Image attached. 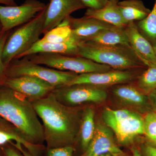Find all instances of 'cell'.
<instances>
[{
  "label": "cell",
  "mask_w": 156,
  "mask_h": 156,
  "mask_svg": "<svg viewBox=\"0 0 156 156\" xmlns=\"http://www.w3.org/2000/svg\"><path fill=\"white\" fill-rule=\"evenodd\" d=\"M31 101L41 120L44 141L49 149L70 145L80 125L75 110L61 103L52 92Z\"/></svg>",
  "instance_id": "6da1fadb"
},
{
  "label": "cell",
  "mask_w": 156,
  "mask_h": 156,
  "mask_svg": "<svg viewBox=\"0 0 156 156\" xmlns=\"http://www.w3.org/2000/svg\"><path fill=\"white\" fill-rule=\"evenodd\" d=\"M3 87H0V117L19 129L28 142L40 145L44 141V129L31 101Z\"/></svg>",
  "instance_id": "7a4b0ae2"
},
{
  "label": "cell",
  "mask_w": 156,
  "mask_h": 156,
  "mask_svg": "<svg viewBox=\"0 0 156 156\" xmlns=\"http://www.w3.org/2000/svg\"><path fill=\"white\" fill-rule=\"evenodd\" d=\"M78 56L115 70H127L147 67L131 48L121 45L105 46L82 42L79 44Z\"/></svg>",
  "instance_id": "3957f363"
},
{
  "label": "cell",
  "mask_w": 156,
  "mask_h": 156,
  "mask_svg": "<svg viewBox=\"0 0 156 156\" xmlns=\"http://www.w3.org/2000/svg\"><path fill=\"white\" fill-rule=\"evenodd\" d=\"M47 7L8 37L3 48L2 60L7 67L14 59L30 49L43 34Z\"/></svg>",
  "instance_id": "277c9868"
},
{
  "label": "cell",
  "mask_w": 156,
  "mask_h": 156,
  "mask_svg": "<svg viewBox=\"0 0 156 156\" xmlns=\"http://www.w3.org/2000/svg\"><path fill=\"white\" fill-rule=\"evenodd\" d=\"M102 118L122 144L130 143L136 136L144 134V118L135 112L107 107L102 112Z\"/></svg>",
  "instance_id": "5b68a950"
},
{
  "label": "cell",
  "mask_w": 156,
  "mask_h": 156,
  "mask_svg": "<svg viewBox=\"0 0 156 156\" xmlns=\"http://www.w3.org/2000/svg\"><path fill=\"white\" fill-rule=\"evenodd\" d=\"M37 64L62 71L76 74L102 72L112 70L107 66L96 63L88 58L53 53H39L25 56Z\"/></svg>",
  "instance_id": "8992f818"
},
{
  "label": "cell",
  "mask_w": 156,
  "mask_h": 156,
  "mask_svg": "<svg viewBox=\"0 0 156 156\" xmlns=\"http://www.w3.org/2000/svg\"><path fill=\"white\" fill-rule=\"evenodd\" d=\"M77 75L70 72L62 71L45 67L34 63L26 57L13 60L7 68L5 74L7 78L23 76L36 77L56 88L66 86Z\"/></svg>",
  "instance_id": "52a82bcc"
},
{
  "label": "cell",
  "mask_w": 156,
  "mask_h": 156,
  "mask_svg": "<svg viewBox=\"0 0 156 156\" xmlns=\"http://www.w3.org/2000/svg\"><path fill=\"white\" fill-rule=\"evenodd\" d=\"M52 92L61 103L69 106L88 102L100 103L107 98L105 90L100 87L87 84L56 87Z\"/></svg>",
  "instance_id": "ba28073f"
},
{
  "label": "cell",
  "mask_w": 156,
  "mask_h": 156,
  "mask_svg": "<svg viewBox=\"0 0 156 156\" xmlns=\"http://www.w3.org/2000/svg\"><path fill=\"white\" fill-rule=\"evenodd\" d=\"M47 5L38 0H26L20 5L0 6L1 33L9 31L34 18Z\"/></svg>",
  "instance_id": "9c48e42d"
},
{
  "label": "cell",
  "mask_w": 156,
  "mask_h": 156,
  "mask_svg": "<svg viewBox=\"0 0 156 156\" xmlns=\"http://www.w3.org/2000/svg\"><path fill=\"white\" fill-rule=\"evenodd\" d=\"M2 85L21 94L30 101L43 98L56 88L44 80L29 76L6 77Z\"/></svg>",
  "instance_id": "30bf717a"
},
{
  "label": "cell",
  "mask_w": 156,
  "mask_h": 156,
  "mask_svg": "<svg viewBox=\"0 0 156 156\" xmlns=\"http://www.w3.org/2000/svg\"><path fill=\"white\" fill-rule=\"evenodd\" d=\"M134 77L135 75L131 70H111L102 72L77 74L69 83L65 86L87 84L101 88L127 83Z\"/></svg>",
  "instance_id": "8fae6325"
},
{
  "label": "cell",
  "mask_w": 156,
  "mask_h": 156,
  "mask_svg": "<svg viewBox=\"0 0 156 156\" xmlns=\"http://www.w3.org/2000/svg\"><path fill=\"white\" fill-rule=\"evenodd\" d=\"M86 8L81 0H50L46 9L43 34L58 26L73 12Z\"/></svg>",
  "instance_id": "7c38bea8"
},
{
  "label": "cell",
  "mask_w": 156,
  "mask_h": 156,
  "mask_svg": "<svg viewBox=\"0 0 156 156\" xmlns=\"http://www.w3.org/2000/svg\"><path fill=\"white\" fill-rule=\"evenodd\" d=\"M73 37L79 43L87 42L107 29L114 26L98 20L84 16L81 18L69 16L66 18Z\"/></svg>",
  "instance_id": "4fadbf2b"
},
{
  "label": "cell",
  "mask_w": 156,
  "mask_h": 156,
  "mask_svg": "<svg viewBox=\"0 0 156 156\" xmlns=\"http://www.w3.org/2000/svg\"><path fill=\"white\" fill-rule=\"evenodd\" d=\"M107 153L121 155L122 151L115 143L111 130L105 125H96L95 134L83 156H98Z\"/></svg>",
  "instance_id": "5bb4252c"
},
{
  "label": "cell",
  "mask_w": 156,
  "mask_h": 156,
  "mask_svg": "<svg viewBox=\"0 0 156 156\" xmlns=\"http://www.w3.org/2000/svg\"><path fill=\"white\" fill-rule=\"evenodd\" d=\"M131 49L147 67L156 66V54L153 46L140 33L135 22L125 27Z\"/></svg>",
  "instance_id": "9a60e30c"
},
{
  "label": "cell",
  "mask_w": 156,
  "mask_h": 156,
  "mask_svg": "<svg viewBox=\"0 0 156 156\" xmlns=\"http://www.w3.org/2000/svg\"><path fill=\"white\" fill-rule=\"evenodd\" d=\"M13 142L21 144L32 156L38 155L41 145L28 142L19 129L0 117V145Z\"/></svg>",
  "instance_id": "2e32d148"
},
{
  "label": "cell",
  "mask_w": 156,
  "mask_h": 156,
  "mask_svg": "<svg viewBox=\"0 0 156 156\" xmlns=\"http://www.w3.org/2000/svg\"><path fill=\"white\" fill-rule=\"evenodd\" d=\"M119 0H108L103 7L98 9H87L85 16L95 18L117 27H125L128 24L119 9Z\"/></svg>",
  "instance_id": "e0dca14e"
},
{
  "label": "cell",
  "mask_w": 156,
  "mask_h": 156,
  "mask_svg": "<svg viewBox=\"0 0 156 156\" xmlns=\"http://www.w3.org/2000/svg\"><path fill=\"white\" fill-rule=\"evenodd\" d=\"M80 43L73 37L67 41L59 44L36 43L16 59L39 53H53L78 56Z\"/></svg>",
  "instance_id": "ac0fdd59"
},
{
  "label": "cell",
  "mask_w": 156,
  "mask_h": 156,
  "mask_svg": "<svg viewBox=\"0 0 156 156\" xmlns=\"http://www.w3.org/2000/svg\"><path fill=\"white\" fill-rule=\"evenodd\" d=\"M113 92L116 97L125 103L139 108H151L147 95L136 87L131 85H119L114 88Z\"/></svg>",
  "instance_id": "d6986e66"
},
{
  "label": "cell",
  "mask_w": 156,
  "mask_h": 156,
  "mask_svg": "<svg viewBox=\"0 0 156 156\" xmlns=\"http://www.w3.org/2000/svg\"><path fill=\"white\" fill-rule=\"evenodd\" d=\"M87 42L105 46L121 45L131 48L125 28L115 26L102 31Z\"/></svg>",
  "instance_id": "ffe728a7"
},
{
  "label": "cell",
  "mask_w": 156,
  "mask_h": 156,
  "mask_svg": "<svg viewBox=\"0 0 156 156\" xmlns=\"http://www.w3.org/2000/svg\"><path fill=\"white\" fill-rule=\"evenodd\" d=\"M118 5L122 16L128 23L144 19L151 11L141 0H124L119 2Z\"/></svg>",
  "instance_id": "44dd1931"
},
{
  "label": "cell",
  "mask_w": 156,
  "mask_h": 156,
  "mask_svg": "<svg viewBox=\"0 0 156 156\" xmlns=\"http://www.w3.org/2000/svg\"><path fill=\"white\" fill-rule=\"evenodd\" d=\"M96 125L95 112L91 108H85L82 114L79 134L81 146L84 151L87 149L95 134Z\"/></svg>",
  "instance_id": "7402d4cb"
},
{
  "label": "cell",
  "mask_w": 156,
  "mask_h": 156,
  "mask_svg": "<svg viewBox=\"0 0 156 156\" xmlns=\"http://www.w3.org/2000/svg\"><path fill=\"white\" fill-rule=\"evenodd\" d=\"M72 38L71 29L65 19L58 26L44 35V37L37 43L59 44L67 41Z\"/></svg>",
  "instance_id": "603a6c76"
},
{
  "label": "cell",
  "mask_w": 156,
  "mask_h": 156,
  "mask_svg": "<svg viewBox=\"0 0 156 156\" xmlns=\"http://www.w3.org/2000/svg\"><path fill=\"white\" fill-rule=\"evenodd\" d=\"M140 34L151 44L156 45V0L150 13L136 23Z\"/></svg>",
  "instance_id": "cb8c5ba5"
},
{
  "label": "cell",
  "mask_w": 156,
  "mask_h": 156,
  "mask_svg": "<svg viewBox=\"0 0 156 156\" xmlns=\"http://www.w3.org/2000/svg\"><path fill=\"white\" fill-rule=\"evenodd\" d=\"M137 88L145 95H148L156 89V66L151 65L137 78Z\"/></svg>",
  "instance_id": "d4e9b609"
},
{
  "label": "cell",
  "mask_w": 156,
  "mask_h": 156,
  "mask_svg": "<svg viewBox=\"0 0 156 156\" xmlns=\"http://www.w3.org/2000/svg\"><path fill=\"white\" fill-rule=\"evenodd\" d=\"M144 119V135L151 142L156 145V112H148Z\"/></svg>",
  "instance_id": "484cf974"
},
{
  "label": "cell",
  "mask_w": 156,
  "mask_h": 156,
  "mask_svg": "<svg viewBox=\"0 0 156 156\" xmlns=\"http://www.w3.org/2000/svg\"><path fill=\"white\" fill-rule=\"evenodd\" d=\"M9 31L4 33H0V84H2L6 78V71L7 68L3 62L2 55L4 46L9 37Z\"/></svg>",
  "instance_id": "4316f807"
},
{
  "label": "cell",
  "mask_w": 156,
  "mask_h": 156,
  "mask_svg": "<svg viewBox=\"0 0 156 156\" xmlns=\"http://www.w3.org/2000/svg\"><path fill=\"white\" fill-rule=\"evenodd\" d=\"M74 149L71 145L49 149L47 156H73Z\"/></svg>",
  "instance_id": "83f0119b"
},
{
  "label": "cell",
  "mask_w": 156,
  "mask_h": 156,
  "mask_svg": "<svg viewBox=\"0 0 156 156\" xmlns=\"http://www.w3.org/2000/svg\"><path fill=\"white\" fill-rule=\"evenodd\" d=\"M87 9H98L106 5L108 0H81Z\"/></svg>",
  "instance_id": "f1b7e54d"
},
{
  "label": "cell",
  "mask_w": 156,
  "mask_h": 156,
  "mask_svg": "<svg viewBox=\"0 0 156 156\" xmlns=\"http://www.w3.org/2000/svg\"><path fill=\"white\" fill-rule=\"evenodd\" d=\"M147 96L151 108L153 111L156 112V89Z\"/></svg>",
  "instance_id": "f546056e"
},
{
  "label": "cell",
  "mask_w": 156,
  "mask_h": 156,
  "mask_svg": "<svg viewBox=\"0 0 156 156\" xmlns=\"http://www.w3.org/2000/svg\"><path fill=\"white\" fill-rule=\"evenodd\" d=\"M4 152L5 156H21L17 151L11 147L4 148Z\"/></svg>",
  "instance_id": "4dcf8cb0"
},
{
  "label": "cell",
  "mask_w": 156,
  "mask_h": 156,
  "mask_svg": "<svg viewBox=\"0 0 156 156\" xmlns=\"http://www.w3.org/2000/svg\"><path fill=\"white\" fill-rule=\"evenodd\" d=\"M145 151L147 156H156V147L152 146L146 147Z\"/></svg>",
  "instance_id": "1f68e13d"
},
{
  "label": "cell",
  "mask_w": 156,
  "mask_h": 156,
  "mask_svg": "<svg viewBox=\"0 0 156 156\" xmlns=\"http://www.w3.org/2000/svg\"><path fill=\"white\" fill-rule=\"evenodd\" d=\"M15 147L17 148V149L20 151L21 153L23 154V156H32L27 151L23 149V146L21 144H15Z\"/></svg>",
  "instance_id": "d6a6232c"
},
{
  "label": "cell",
  "mask_w": 156,
  "mask_h": 156,
  "mask_svg": "<svg viewBox=\"0 0 156 156\" xmlns=\"http://www.w3.org/2000/svg\"><path fill=\"white\" fill-rule=\"evenodd\" d=\"M0 4H4L6 6L17 5L15 0H0Z\"/></svg>",
  "instance_id": "836d02e7"
},
{
  "label": "cell",
  "mask_w": 156,
  "mask_h": 156,
  "mask_svg": "<svg viewBox=\"0 0 156 156\" xmlns=\"http://www.w3.org/2000/svg\"><path fill=\"white\" fill-rule=\"evenodd\" d=\"M132 153H133V156H142L139 151L135 148H134L132 150Z\"/></svg>",
  "instance_id": "e575fe53"
},
{
  "label": "cell",
  "mask_w": 156,
  "mask_h": 156,
  "mask_svg": "<svg viewBox=\"0 0 156 156\" xmlns=\"http://www.w3.org/2000/svg\"><path fill=\"white\" fill-rule=\"evenodd\" d=\"M119 154H116L107 153L103 154H101L98 156H119Z\"/></svg>",
  "instance_id": "d590c367"
},
{
  "label": "cell",
  "mask_w": 156,
  "mask_h": 156,
  "mask_svg": "<svg viewBox=\"0 0 156 156\" xmlns=\"http://www.w3.org/2000/svg\"><path fill=\"white\" fill-rule=\"evenodd\" d=\"M153 47L154 48V50L156 54V45H155V46H154V47Z\"/></svg>",
  "instance_id": "8d00e7d4"
}]
</instances>
